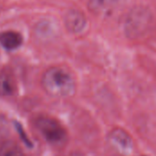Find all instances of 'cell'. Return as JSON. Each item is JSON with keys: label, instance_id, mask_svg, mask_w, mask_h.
Returning a JSON list of instances; mask_svg holds the SVG:
<instances>
[{"label": "cell", "instance_id": "8", "mask_svg": "<svg viewBox=\"0 0 156 156\" xmlns=\"http://www.w3.org/2000/svg\"><path fill=\"white\" fill-rule=\"evenodd\" d=\"M16 84L13 77L5 72L0 73V96L6 97L15 93Z\"/></svg>", "mask_w": 156, "mask_h": 156}, {"label": "cell", "instance_id": "4", "mask_svg": "<svg viewBox=\"0 0 156 156\" xmlns=\"http://www.w3.org/2000/svg\"><path fill=\"white\" fill-rule=\"evenodd\" d=\"M110 143L121 154H128L133 148V144L129 134L122 129H115L110 134Z\"/></svg>", "mask_w": 156, "mask_h": 156}, {"label": "cell", "instance_id": "1", "mask_svg": "<svg viewBox=\"0 0 156 156\" xmlns=\"http://www.w3.org/2000/svg\"><path fill=\"white\" fill-rule=\"evenodd\" d=\"M42 87L53 97H69L75 91V80L71 74L59 67H52L42 76Z\"/></svg>", "mask_w": 156, "mask_h": 156}, {"label": "cell", "instance_id": "2", "mask_svg": "<svg viewBox=\"0 0 156 156\" xmlns=\"http://www.w3.org/2000/svg\"><path fill=\"white\" fill-rule=\"evenodd\" d=\"M36 127L48 143L60 144L66 139L67 133L64 127L52 117H37L36 120Z\"/></svg>", "mask_w": 156, "mask_h": 156}, {"label": "cell", "instance_id": "7", "mask_svg": "<svg viewBox=\"0 0 156 156\" xmlns=\"http://www.w3.org/2000/svg\"><path fill=\"white\" fill-rule=\"evenodd\" d=\"M122 0H89L88 7L94 14H104L115 8Z\"/></svg>", "mask_w": 156, "mask_h": 156}, {"label": "cell", "instance_id": "5", "mask_svg": "<svg viewBox=\"0 0 156 156\" xmlns=\"http://www.w3.org/2000/svg\"><path fill=\"white\" fill-rule=\"evenodd\" d=\"M64 24L69 32L77 34L85 28L87 19L82 12L77 9H71L66 13L64 17Z\"/></svg>", "mask_w": 156, "mask_h": 156}, {"label": "cell", "instance_id": "10", "mask_svg": "<svg viewBox=\"0 0 156 156\" xmlns=\"http://www.w3.org/2000/svg\"><path fill=\"white\" fill-rule=\"evenodd\" d=\"M16 125H17V131H18V133L20 134V137H21L22 141H24V142H25V144H27V145L31 146V143H30V141H29V140L25 136V133H24V132H23L22 127H20L18 124H16Z\"/></svg>", "mask_w": 156, "mask_h": 156}, {"label": "cell", "instance_id": "6", "mask_svg": "<svg viewBox=\"0 0 156 156\" xmlns=\"http://www.w3.org/2000/svg\"><path fill=\"white\" fill-rule=\"evenodd\" d=\"M23 43V37L16 31L7 30L0 32V45L6 50L18 48Z\"/></svg>", "mask_w": 156, "mask_h": 156}, {"label": "cell", "instance_id": "3", "mask_svg": "<svg viewBox=\"0 0 156 156\" xmlns=\"http://www.w3.org/2000/svg\"><path fill=\"white\" fill-rule=\"evenodd\" d=\"M150 16L147 10L144 8H139L133 10L128 19L125 22V31L129 37H135L146 30V27L149 25Z\"/></svg>", "mask_w": 156, "mask_h": 156}, {"label": "cell", "instance_id": "9", "mask_svg": "<svg viewBox=\"0 0 156 156\" xmlns=\"http://www.w3.org/2000/svg\"><path fill=\"white\" fill-rule=\"evenodd\" d=\"M0 156H25L23 151L13 141H6L0 145Z\"/></svg>", "mask_w": 156, "mask_h": 156}]
</instances>
